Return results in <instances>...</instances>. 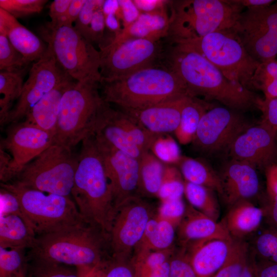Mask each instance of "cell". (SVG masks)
Returning a JSON list of instances; mask_svg holds the SVG:
<instances>
[{
	"mask_svg": "<svg viewBox=\"0 0 277 277\" xmlns=\"http://www.w3.org/2000/svg\"><path fill=\"white\" fill-rule=\"evenodd\" d=\"M37 235L33 229L19 216H0V247L6 249L33 248Z\"/></svg>",
	"mask_w": 277,
	"mask_h": 277,
	"instance_id": "83f0119b",
	"label": "cell"
},
{
	"mask_svg": "<svg viewBox=\"0 0 277 277\" xmlns=\"http://www.w3.org/2000/svg\"><path fill=\"white\" fill-rule=\"evenodd\" d=\"M12 125L1 142V148L11 157L7 168L0 172L3 183L13 181L27 164L53 143V134L25 121Z\"/></svg>",
	"mask_w": 277,
	"mask_h": 277,
	"instance_id": "5bb4252c",
	"label": "cell"
},
{
	"mask_svg": "<svg viewBox=\"0 0 277 277\" xmlns=\"http://www.w3.org/2000/svg\"><path fill=\"white\" fill-rule=\"evenodd\" d=\"M174 253L170 261L169 277H196L185 248L182 247L180 251Z\"/></svg>",
	"mask_w": 277,
	"mask_h": 277,
	"instance_id": "bcb514c9",
	"label": "cell"
},
{
	"mask_svg": "<svg viewBox=\"0 0 277 277\" xmlns=\"http://www.w3.org/2000/svg\"><path fill=\"white\" fill-rule=\"evenodd\" d=\"M209 108L208 104L196 97H187L182 108L180 125L174 132L181 144L185 145L193 141L201 118Z\"/></svg>",
	"mask_w": 277,
	"mask_h": 277,
	"instance_id": "4dcf8cb0",
	"label": "cell"
},
{
	"mask_svg": "<svg viewBox=\"0 0 277 277\" xmlns=\"http://www.w3.org/2000/svg\"><path fill=\"white\" fill-rule=\"evenodd\" d=\"M184 190L185 181L181 171L173 166H166L157 196L161 201L182 199Z\"/></svg>",
	"mask_w": 277,
	"mask_h": 277,
	"instance_id": "f35d334b",
	"label": "cell"
},
{
	"mask_svg": "<svg viewBox=\"0 0 277 277\" xmlns=\"http://www.w3.org/2000/svg\"><path fill=\"white\" fill-rule=\"evenodd\" d=\"M77 163L72 149L53 143L13 181L44 192L70 196Z\"/></svg>",
	"mask_w": 277,
	"mask_h": 277,
	"instance_id": "9c48e42d",
	"label": "cell"
},
{
	"mask_svg": "<svg viewBox=\"0 0 277 277\" xmlns=\"http://www.w3.org/2000/svg\"><path fill=\"white\" fill-rule=\"evenodd\" d=\"M238 111L223 107L209 108L201 118L192 142L194 146L207 153L228 150L235 138L249 127Z\"/></svg>",
	"mask_w": 277,
	"mask_h": 277,
	"instance_id": "2e32d148",
	"label": "cell"
},
{
	"mask_svg": "<svg viewBox=\"0 0 277 277\" xmlns=\"http://www.w3.org/2000/svg\"><path fill=\"white\" fill-rule=\"evenodd\" d=\"M0 203V216L9 214L16 215L23 219L26 222L19 202L13 193L5 188L1 187Z\"/></svg>",
	"mask_w": 277,
	"mask_h": 277,
	"instance_id": "c3c4849f",
	"label": "cell"
},
{
	"mask_svg": "<svg viewBox=\"0 0 277 277\" xmlns=\"http://www.w3.org/2000/svg\"><path fill=\"white\" fill-rule=\"evenodd\" d=\"M174 43L190 47L213 64L229 80L248 89L253 88V76L260 64L248 54L232 29Z\"/></svg>",
	"mask_w": 277,
	"mask_h": 277,
	"instance_id": "30bf717a",
	"label": "cell"
},
{
	"mask_svg": "<svg viewBox=\"0 0 277 277\" xmlns=\"http://www.w3.org/2000/svg\"><path fill=\"white\" fill-rule=\"evenodd\" d=\"M170 260L144 277H169L170 268Z\"/></svg>",
	"mask_w": 277,
	"mask_h": 277,
	"instance_id": "be15d7a7",
	"label": "cell"
},
{
	"mask_svg": "<svg viewBox=\"0 0 277 277\" xmlns=\"http://www.w3.org/2000/svg\"><path fill=\"white\" fill-rule=\"evenodd\" d=\"M173 44L168 56V68L184 83L190 96H203L239 111L258 107L260 98L251 90L228 79L190 47L181 43Z\"/></svg>",
	"mask_w": 277,
	"mask_h": 277,
	"instance_id": "6da1fadb",
	"label": "cell"
},
{
	"mask_svg": "<svg viewBox=\"0 0 277 277\" xmlns=\"http://www.w3.org/2000/svg\"><path fill=\"white\" fill-rule=\"evenodd\" d=\"M81 143L71 195L85 222L109 235L116 210L103 160L93 135Z\"/></svg>",
	"mask_w": 277,
	"mask_h": 277,
	"instance_id": "3957f363",
	"label": "cell"
},
{
	"mask_svg": "<svg viewBox=\"0 0 277 277\" xmlns=\"http://www.w3.org/2000/svg\"><path fill=\"white\" fill-rule=\"evenodd\" d=\"M23 55L12 45L7 35L0 33V70L13 71L28 67Z\"/></svg>",
	"mask_w": 277,
	"mask_h": 277,
	"instance_id": "60d3db41",
	"label": "cell"
},
{
	"mask_svg": "<svg viewBox=\"0 0 277 277\" xmlns=\"http://www.w3.org/2000/svg\"><path fill=\"white\" fill-rule=\"evenodd\" d=\"M117 12L110 13L105 15L106 27H107L110 31L114 32V36L120 34L122 30L120 28L118 18L116 15Z\"/></svg>",
	"mask_w": 277,
	"mask_h": 277,
	"instance_id": "6125c7cd",
	"label": "cell"
},
{
	"mask_svg": "<svg viewBox=\"0 0 277 277\" xmlns=\"http://www.w3.org/2000/svg\"><path fill=\"white\" fill-rule=\"evenodd\" d=\"M101 48V81L122 78L154 65L160 52L158 41L146 38L112 41Z\"/></svg>",
	"mask_w": 277,
	"mask_h": 277,
	"instance_id": "7c38bea8",
	"label": "cell"
},
{
	"mask_svg": "<svg viewBox=\"0 0 277 277\" xmlns=\"http://www.w3.org/2000/svg\"><path fill=\"white\" fill-rule=\"evenodd\" d=\"M119 13L123 19L124 28L134 22L141 12L135 5L133 1H118Z\"/></svg>",
	"mask_w": 277,
	"mask_h": 277,
	"instance_id": "816d5d0a",
	"label": "cell"
},
{
	"mask_svg": "<svg viewBox=\"0 0 277 277\" xmlns=\"http://www.w3.org/2000/svg\"><path fill=\"white\" fill-rule=\"evenodd\" d=\"M178 164L185 181L206 187L222 195L220 176L207 164L185 156H182Z\"/></svg>",
	"mask_w": 277,
	"mask_h": 277,
	"instance_id": "f546056e",
	"label": "cell"
},
{
	"mask_svg": "<svg viewBox=\"0 0 277 277\" xmlns=\"http://www.w3.org/2000/svg\"><path fill=\"white\" fill-rule=\"evenodd\" d=\"M69 78L71 77L61 68L48 47L44 56L32 65L21 95L2 126L17 123L25 119L44 96Z\"/></svg>",
	"mask_w": 277,
	"mask_h": 277,
	"instance_id": "9a60e30c",
	"label": "cell"
},
{
	"mask_svg": "<svg viewBox=\"0 0 277 277\" xmlns=\"http://www.w3.org/2000/svg\"><path fill=\"white\" fill-rule=\"evenodd\" d=\"M233 30L250 56L259 64L277 56V1L260 8H247Z\"/></svg>",
	"mask_w": 277,
	"mask_h": 277,
	"instance_id": "8fae6325",
	"label": "cell"
},
{
	"mask_svg": "<svg viewBox=\"0 0 277 277\" xmlns=\"http://www.w3.org/2000/svg\"><path fill=\"white\" fill-rule=\"evenodd\" d=\"M255 270L257 277H277V263L255 260Z\"/></svg>",
	"mask_w": 277,
	"mask_h": 277,
	"instance_id": "9f6ffc18",
	"label": "cell"
},
{
	"mask_svg": "<svg viewBox=\"0 0 277 277\" xmlns=\"http://www.w3.org/2000/svg\"><path fill=\"white\" fill-rule=\"evenodd\" d=\"M163 1H133L141 13L151 12L164 8L166 2Z\"/></svg>",
	"mask_w": 277,
	"mask_h": 277,
	"instance_id": "680465c9",
	"label": "cell"
},
{
	"mask_svg": "<svg viewBox=\"0 0 277 277\" xmlns=\"http://www.w3.org/2000/svg\"><path fill=\"white\" fill-rule=\"evenodd\" d=\"M263 208L269 226L277 229V196L269 199L268 204Z\"/></svg>",
	"mask_w": 277,
	"mask_h": 277,
	"instance_id": "6f0895ef",
	"label": "cell"
},
{
	"mask_svg": "<svg viewBox=\"0 0 277 277\" xmlns=\"http://www.w3.org/2000/svg\"><path fill=\"white\" fill-rule=\"evenodd\" d=\"M28 277H30L29 275H28Z\"/></svg>",
	"mask_w": 277,
	"mask_h": 277,
	"instance_id": "03108f58",
	"label": "cell"
},
{
	"mask_svg": "<svg viewBox=\"0 0 277 277\" xmlns=\"http://www.w3.org/2000/svg\"><path fill=\"white\" fill-rule=\"evenodd\" d=\"M269 79H277V60L276 59L259 65L253 76L252 88L253 84Z\"/></svg>",
	"mask_w": 277,
	"mask_h": 277,
	"instance_id": "f907efd6",
	"label": "cell"
},
{
	"mask_svg": "<svg viewBox=\"0 0 277 277\" xmlns=\"http://www.w3.org/2000/svg\"><path fill=\"white\" fill-rule=\"evenodd\" d=\"M175 227L156 215L148 221L143 236L134 249V253L162 250L173 247Z\"/></svg>",
	"mask_w": 277,
	"mask_h": 277,
	"instance_id": "f1b7e54d",
	"label": "cell"
},
{
	"mask_svg": "<svg viewBox=\"0 0 277 277\" xmlns=\"http://www.w3.org/2000/svg\"><path fill=\"white\" fill-rule=\"evenodd\" d=\"M227 259L213 277H240L250 251L245 240H233Z\"/></svg>",
	"mask_w": 277,
	"mask_h": 277,
	"instance_id": "d590c367",
	"label": "cell"
},
{
	"mask_svg": "<svg viewBox=\"0 0 277 277\" xmlns=\"http://www.w3.org/2000/svg\"><path fill=\"white\" fill-rule=\"evenodd\" d=\"M177 235L183 247L211 240H233L222 221H215L190 204L177 226Z\"/></svg>",
	"mask_w": 277,
	"mask_h": 277,
	"instance_id": "7402d4cb",
	"label": "cell"
},
{
	"mask_svg": "<svg viewBox=\"0 0 277 277\" xmlns=\"http://www.w3.org/2000/svg\"><path fill=\"white\" fill-rule=\"evenodd\" d=\"M105 1L86 0L74 27L89 42V30L94 12L103 7Z\"/></svg>",
	"mask_w": 277,
	"mask_h": 277,
	"instance_id": "f6af8a7d",
	"label": "cell"
},
{
	"mask_svg": "<svg viewBox=\"0 0 277 277\" xmlns=\"http://www.w3.org/2000/svg\"><path fill=\"white\" fill-rule=\"evenodd\" d=\"M169 24L170 17L167 16L164 7L151 12L141 13L134 22L124 28L111 41L135 38L158 41L168 36Z\"/></svg>",
	"mask_w": 277,
	"mask_h": 277,
	"instance_id": "484cf974",
	"label": "cell"
},
{
	"mask_svg": "<svg viewBox=\"0 0 277 277\" xmlns=\"http://www.w3.org/2000/svg\"><path fill=\"white\" fill-rule=\"evenodd\" d=\"M103 7L97 9L94 13L89 30V42L99 43L104 35L105 17Z\"/></svg>",
	"mask_w": 277,
	"mask_h": 277,
	"instance_id": "681fc988",
	"label": "cell"
},
{
	"mask_svg": "<svg viewBox=\"0 0 277 277\" xmlns=\"http://www.w3.org/2000/svg\"><path fill=\"white\" fill-rule=\"evenodd\" d=\"M116 209L128 199L139 196L140 160L97 138Z\"/></svg>",
	"mask_w": 277,
	"mask_h": 277,
	"instance_id": "e0dca14e",
	"label": "cell"
},
{
	"mask_svg": "<svg viewBox=\"0 0 277 277\" xmlns=\"http://www.w3.org/2000/svg\"><path fill=\"white\" fill-rule=\"evenodd\" d=\"M151 150L163 163H178L182 156L179 145L173 138L168 135H159Z\"/></svg>",
	"mask_w": 277,
	"mask_h": 277,
	"instance_id": "7bdbcfd3",
	"label": "cell"
},
{
	"mask_svg": "<svg viewBox=\"0 0 277 277\" xmlns=\"http://www.w3.org/2000/svg\"><path fill=\"white\" fill-rule=\"evenodd\" d=\"M74 81L69 78L47 93L32 107L24 121L54 135L62 96Z\"/></svg>",
	"mask_w": 277,
	"mask_h": 277,
	"instance_id": "4316f807",
	"label": "cell"
},
{
	"mask_svg": "<svg viewBox=\"0 0 277 277\" xmlns=\"http://www.w3.org/2000/svg\"><path fill=\"white\" fill-rule=\"evenodd\" d=\"M220 176L221 196L229 207L241 200H249L259 191L256 168L248 163L231 159Z\"/></svg>",
	"mask_w": 277,
	"mask_h": 277,
	"instance_id": "d6986e66",
	"label": "cell"
},
{
	"mask_svg": "<svg viewBox=\"0 0 277 277\" xmlns=\"http://www.w3.org/2000/svg\"><path fill=\"white\" fill-rule=\"evenodd\" d=\"M174 248L141 252L133 254L131 259L134 277H144L170 260Z\"/></svg>",
	"mask_w": 277,
	"mask_h": 277,
	"instance_id": "8d00e7d4",
	"label": "cell"
},
{
	"mask_svg": "<svg viewBox=\"0 0 277 277\" xmlns=\"http://www.w3.org/2000/svg\"><path fill=\"white\" fill-rule=\"evenodd\" d=\"M240 277H257L255 270V258L253 253H250Z\"/></svg>",
	"mask_w": 277,
	"mask_h": 277,
	"instance_id": "94428289",
	"label": "cell"
},
{
	"mask_svg": "<svg viewBox=\"0 0 277 277\" xmlns=\"http://www.w3.org/2000/svg\"><path fill=\"white\" fill-rule=\"evenodd\" d=\"M151 212L149 204L140 196L128 199L117 207L109 235L112 258L130 261L152 217Z\"/></svg>",
	"mask_w": 277,
	"mask_h": 277,
	"instance_id": "4fadbf2b",
	"label": "cell"
},
{
	"mask_svg": "<svg viewBox=\"0 0 277 277\" xmlns=\"http://www.w3.org/2000/svg\"><path fill=\"white\" fill-rule=\"evenodd\" d=\"M30 277H81L74 267L38 259H29Z\"/></svg>",
	"mask_w": 277,
	"mask_h": 277,
	"instance_id": "74e56055",
	"label": "cell"
},
{
	"mask_svg": "<svg viewBox=\"0 0 277 277\" xmlns=\"http://www.w3.org/2000/svg\"><path fill=\"white\" fill-rule=\"evenodd\" d=\"M253 247L258 260L277 263V229L269 226L255 238Z\"/></svg>",
	"mask_w": 277,
	"mask_h": 277,
	"instance_id": "ab89813d",
	"label": "cell"
},
{
	"mask_svg": "<svg viewBox=\"0 0 277 277\" xmlns=\"http://www.w3.org/2000/svg\"><path fill=\"white\" fill-rule=\"evenodd\" d=\"M264 218L263 208L245 200L230 206L222 222L233 240H244L258 230Z\"/></svg>",
	"mask_w": 277,
	"mask_h": 277,
	"instance_id": "d4e9b609",
	"label": "cell"
},
{
	"mask_svg": "<svg viewBox=\"0 0 277 277\" xmlns=\"http://www.w3.org/2000/svg\"><path fill=\"white\" fill-rule=\"evenodd\" d=\"M108 249L109 235L84 223L37 235L28 256L74 267L86 277L110 258Z\"/></svg>",
	"mask_w": 277,
	"mask_h": 277,
	"instance_id": "7a4b0ae2",
	"label": "cell"
},
{
	"mask_svg": "<svg viewBox=\"0 0 277 277\" xmlns=\"http://www.w3.org/2000/svg\"><path fill=\"white\" fill-rule=\"evenodd\" d=\"M214 191L206 187L185 181L184 194L190 205L213 220L217 221L220 208Z\"/></svg>",
	"mask_w": 277,
	"mask_h": 277,
	"instance_id": "836d02e7",
	"label": "cell"
},
{
	"mask_svg": "<svg viewBox=\"0 0 277 277\" xmlns=\"http://www.w3.org/2000/svg\"><path fill=\"white\" fill-rule=\"evenodd\" d=\"M266 190L269 199L277 196V164H272L265 168Z\"/></svg>",
	"mask_w": 277,
	"mask_h": 277,
	"instance_id": "11a10c76",
	"label": "cell"
},
{
	"mask_svg": "<svg viewBox=\"0 0 277 277\" xmlns=\"http://www.w3.org/2000/svg\"><path fill=\"white\" fill-rule=\"evenodd\" d=\"M28 68L0 72V123L2 126L8 114L12 108L13 104L20 97Z\"/></svg>",
	"mask_w": 277,
	"mask_h": 277,
	"instance_id": "d6a6232c",
	"label": "cell"
},
{
	"mask_svg": "<svg viewBox=\"0 0 277 277\" xmlns=\"http://www.w3.org/2000/svg\"><path fill=\"white\" fill-rule=\"evenodd\" d=\"M102 265L93 270L86 277H105V274L102 267Z\"/></svg>",
	"mask_w": 277,
	"mask_h": 277,
	"instance_id": "e7e4bbea",
	"label": "cell"
},
{
	"mask_svg": "<svg viewBox=\"0 0 277 277\" xmlns=\"http://www.w3.org/2000/svg\"><path fill=\"white\" fill-rule=\"evenodd\" d=\"M233 241H202L184 246L196 277H213L227 259Z\"/></svg>",
	"mask_w": 277,
	"mask_h": 277,
	"instance_id": "603a6c76",
	"label": "cell"
},
{
	"mask_svg": "<svg viewBox=\"0 0 277 277\" xmlns=\"http://www.w3.org/2000/svg\"><path fill=\"white\" fill-rule=\"evenodd\" d=\"M243 9L235 0L175 1L168 36L174 43L232 29Z\"/></svg>",
	"mask_w": 277,
	"mask_h": 277,
	"instance_id": "5b68a950",
	"label": "cell"
},
{
	"mask_svg": "<svg viewBox=\"0 0 277 277\" xmlns=\"http://www.w3.org/2000/svg\"><path fill=\"white\" fill-rule=\"evenodd\" d=\"M166 165L152 152L145 153L140 160L138 194L157 196L164 177Z\"/></svg>",
	"mask_w": 277,
	"mask_h": 277,
	"instance_id": "1f68e13d",
	"label": "cell"
},
{
	"mask_svg": "<svg viewBox=\"0 0 277 277\" xmlns=\"http://www.w3.org/2000/svg\"><path fill=\"white\" fill-rule=\"evenodd\" d=\"M120 115L121 110L114 109L105 102L99 111L92 135L141 160L146 152L133 143L122 124Z\"/></svg>",
	"mask_w": 277,
	"mask_h": 277,
	"instance_id": "ffe728a7",
	"label": "cell"
},
{
	"mask_svg": "<svg viewBox=\"0 0 277 277\" xmlns=\"http://www.w3.org/2000/svg\"><path fill=\"white\" fill-rule=\"evenodd\" d=\"M86 0H72L66 14L54 26H72L77 19L79 14L85 5Z\"/></svg>",
	"mask_w": 277,
	"mask_h": 277,
	"instance_id": "f5cc1de1",
	"label": "cell"
},
{
	"mask_svg": "<svg viewBox=\"0 0 277 277\" xmlns=\"http://www.w3.org/2000/svg\"><path fill=\"white\" fill-rule=\"evenodd\" d=\"M72 0H55L50 6L49 16L51 21L48 24L51 26H55L60 20L66 14Z\"/></svg>",
	"mask_w": 277,
	"mask_h": 277,
	"instance_id": "db71d44e",
	"label": "cell"
},
{
	"mask_svg": "<svg viewBox=\"0 0 277 277\" xmlns=\"http://www.w3.org/2000/svg\"><path fill=\"white\" fill-rule=\"evenodd\" d=\"M57 63L73 80L100 83V54L73 26L53 27L48 24L40 31Z\"/></svg>",
	"mask_w": 277,
	"mask_h": 277,
	"instance_id": "ba28073f",
	"label": "cell"
},
{
	"mask_svg": "<svg viewBox=\"0 0 277 277\" xmlns=\"http://www.w3.org/2000/svg\"><path fill=\"white\" fill-rule=\"evenodd\" d=\"M46 0H0L2 8L16 18L39 13Z\"/></svg>",
	"mask_w": 277,
	"mask_h": 277,
	"instance_id": "b9f144b4",
	"label": "cell"
},
{
	"mask_svg": "<svg viewBox=\"0 0 277 277\" xmlns=\"http://www.w3.org/2000/svg\"><path fill=\"white\" fill-rule=\"evenodd\" d=\"M99 83L74 81L64 93L53 143L72 149L94 131L105 103L98 91Z\"/></svg>",
	"mask_w": 277,
	"mask_h": 277,
	"instance_id": "8992f818",
	"label": "cell"
},
{
	"mask_svg": "<svg viewBox=\"0 0 277 277\" xmlns=\"http://www.w3.org/2000/svg\"><path fill=\"white\" fill-rule=\"evenodd\" d=\"M1 187L17 197L27 224L36 235L86 223L70 196L44 192L12 181Z\"/></svg>",
	"mask_w": 277,
	"mask_h": 277,
	"instance_id": "52a82bcc",
	"label": "cell"
},
{
	"mask_svg": "<svg viewBox=\"0 0 277 277\" xmlns=\"http://www.w3.org/2000/svg\"><path fill=\"white\" fill-rule=\"evenodd\" d=\"M100 84L104 100L126 112L190 96L184 83L174 72L154 65L122 78L101 81Z\"/></svg>",
	"mask_w": 277,
	"mask_h": 277,
	"instance_id": "277c9868",
	"label": "cell"
},
{
	"mask_svg": "<svg viewBox=\"0 0 277 277\" xmlns=\"http://www.w3.org/2000/svg\"><path fill=\"white\" fill-rule=\"evenodd\" d=\"M186 209L182 198L161 201L156 216L170 222L176 228L181 222Z\"/></svg>",
	"mask_w": 277,
	"mask_h": 277,
	"instance_id": "ee69618b",
	"label": "cell"
},
{
	"mask_svg": "<svg viewBox=\"0 0 277 277\" xmlns=\"http://www.w3.org/2000/svg\"><path fill=\"white\" fill-rule=\"evenodd\" d=\"M0 33L5 34L14 47L29 64L39 60L47 46L13 16L0 8Z\"/></svg>",
	"mask_w": 277,
	"mask_h": 277,
	"instance_id": "cb8c5ba5",
	"label": "cell"
},
{
	"mask_svg": "<svg viewBox=\"0 0 277 277\" xmlns=\"http://www.w3.org/2000/svg\"><path fill=\"white\" fill-rule=\"evenodd\" d=\"M235 2L243 8L265 7L271 5L273 0H235Z\"/></svg>",
	"mask_w": 277,
	"mask_h": 277,
	"instance_id": "91938a15",
	"label": "cell"
},
{
	"mask_svg": "<svg viewBox=\"0 0 277 277\" xmlns=\"http://www.w3.org/2000/svg\"><path fill=\"white\" fill-rule=\"evenodd\" d=\"M276 141H277V137H276Z\"/></svg>",
	"mask_w": 277,
	"mask_h": 277,
	"instance_id": "003e7915",
	"label": "cell"
},
{
	"mask_svg": "<svg viewBox=\"0 0 277 277\" xmlns=\"http://www.w3.org/2000/svg\"><path fill=\"white\" fill-rule=\"evenodd\" d=\"M25 250L0 247V277H28L29 260Z\"/></svg>",
	"mask_w": 277,
	"mask_h": 277,
	"instance_id": "e575fe53",
	"label": "cell"
},
{
	"mask_svg": "<svg viewBox=\"0 0 277 277\" xmlns=\"http://www.w3.org/2000/svg\"><path fill=\"white\" fill-rule=\"evenodd\" d=\"M258 108L262 114L259 124L277 135V98H260Z\"/></svg>",
	"mask_w": 277,
	"mask_h": 277,
	"instance_id": "7dc6e473",
	"label": "cell"
},
{
	"mask_svg": "<svg viewBox=\"0 0 277 277\" xmlns=\"http://www.w3.org/2000/svg\"><path fill=\"white\" fill-rule=\"evenodd\" d=\"M188 96L168 100L138 111L125 112L153 134L174 132L180 125L182 108Z\"/></svg>",
	"mask_w": 277,
	"mask_h": 277,
	"instance_id": "44dd1931",
	"label": "cell"
},
{
	"mask_svg": "<svg viewBox=\"0 0 277 277\" xmlns=\"http://www.w3.org/2000/svg\"><path fill=\"white\" fill-rule=\"evenodd\" d=\"M277 135L261 125L249 126L239 135L228 151L232 159L248 163L257 168L275 164Z\"/></svg>",
	"mask_w": 277,
	"mask_h": 277,
	"instance_id": "ac0fdd59",
	"label": "cell"
}]
</instances>
